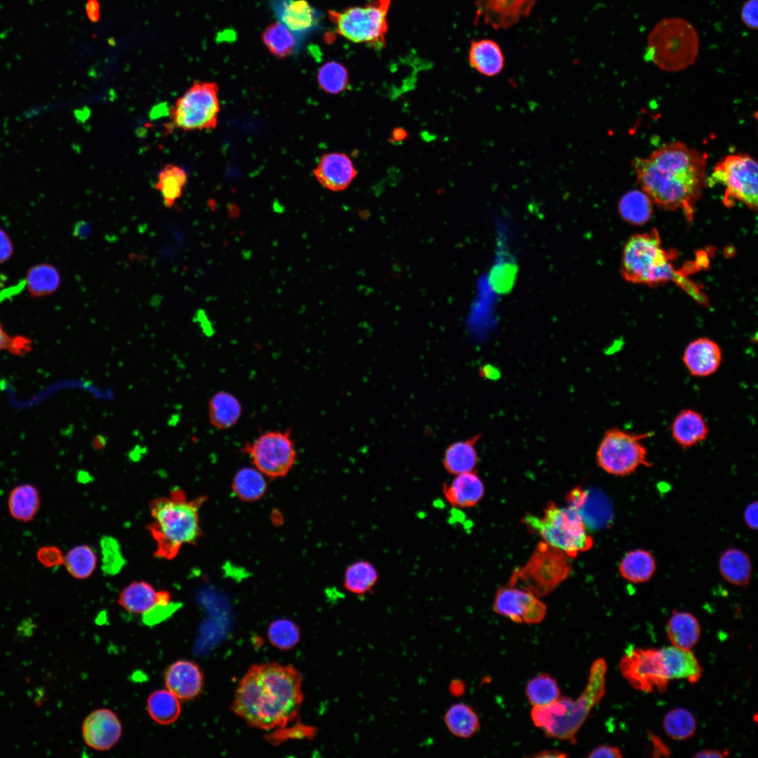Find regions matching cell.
Masks as SVG:
<instances>
[{
    "instance_id": "obj_54",
    "label": "cell",
    "mask_w": 758,
    "mask_h": 758,
    "mask_svg": "<svg viewBox=\"0 0 758 758\" xmlns=\"http://www.w3.org/2000/svg\"><path fill=\"white\" fill-rule=\"evenodd\" d=\"M92 234L91 225L84 220L77 222L73 228V236L81 240L88 239Z\"/></svg>"
},
{
    "instance_id": "obj_27",
    "label": "cell",
    "mask_w": 758,
    "mask_h": 758,
    "mask_svg": "<svg viewBox=\"0 0 758 758\" xmlns=\"http://www.w3.org/2000/svg\"><path fill=\"white\" fill-rule=\"evenodd\" d=\"M481 435L476 434L469 439L456 441L447 447L443 465L448 473L455 476L474 471L478 463L475 445Z\"/></svg>"
},
{
    "instance_id": "obj_34",
    "label": "cell",
    "mask_w": 758,
    "mask_h": 758,
    "mask_svg": "<svg viewBox=\"0 0 758 758\" xmlns=\"http://www.w3.org/2000/svg\"><path fill=\"white\" fill-rule=\"evenodd\" d=\"M378 580V571L374 564L368 560L360 559L346 568L343 585L350 593L364 596L374 589Z\"/></svg>"
},
{
    "instance_id": "obj_37",
    "label": "cell",
    "mask_w": 758,
    "mask_h": 758,
    "mask_svg": "<svg viewBox=\"0 0 758 758\" xmlns=\"http://www.w3.org/2000/svg\"><path fill=\"white\" fill-rule=\"evenodd\" d=\"M653 204L650 197L643 190H630L620 199L618 213L628 223L641 225L651 219Z\"/></svg>"
},
{
    "instance_id": "obj_6",
    "label": "cell",
    "mask_w": 758,
    "mask_h": 758,
    "mask_svg": "<svg viewBox=\"0 0 758 758\" xmlns=\"http://www.w3.org/2000/svg\"><path fill=\"white\" fill-rule=\"evenodd\" d=\"M522 521L531 531L568 558H574L593 546V539L581 516L569 507H561L550 502L541 517L528 514Z\"/></svg>"
},
{
    "instance_id": "obj_59",
    "label": "cell",
    "mask_w": 758,
    "mask_h": 758,
    "mask_svg": "<svg viewBox=\"0 0 758 758\" xmlns=\"http://www.w3.org/2000/svg\"><path fill=\"white\" fill-rule=\"evenodd\" d=\"M34 623L31 619L24 620L20 625L18 627V631L21 632L22 635L29 636L33 632Z\"/></svg>"
},
{
    "instance_id": "obj_2",
    "label": "cell",
    "mask_w": 758,
    "mask_h": 758,
    "mask_svg": "<svg viewBox=\"0 0 758 758\" xmlns=\"http://www.w3.org/2000/svg\"><path fill=\"white\" fill-rule=\"evenodd\" d=\"M302 681L300 673L292 665H253L236 689L232 710L254 728L284 727L300 709L304 698Z\"/></svg>"
},
{
    "instance_id": "obj_43",
    "label": "cell",
    "mask_w": 758,
    "mask_h": 758,
    "mask_svg": "<svg viewBox=\"0 0 758 758\" xmlns=\"http://www.w3.org/2000/svg\"><path fill=\"white\" fill-rule=\"evenodd\" d=\"M663 728L672 739L684 740L693 736L696 722L693 714L684 708H675L665 716Z\"/></svg>"
},
{
    "instance_id": "obj_1",
    "label": "cell",
    "mask_w": 758,
    "mask_h": 758,
    "mask_svg": "<svg viewBox=\"0 0 758 758\" xmlns=\"http://www.w3.org/2000/svg\"><path fill=\"white\" fill-rule=\"evenodd\" d=\"M707 155L675 141L632 161L637 180L653 203L667 210H681L691 220L707 184Z\"/></svg>"
},
{
    "instance_id": "obj_13",
    "label": "cell",
    "mask_w": 758,
    "mask_h": 758,
    "mask_svg": "<svg viewBox=\"0 0 758 758\" xmlns=\"http://www.w3.org/2000/svg\"><path fill=\"white\" fill-rule=\"evenodd\" d=\"M254 467L265 477L277 479L286 476L297 458L291 430H270L260 434L241 448Z\"/></svg>"
},
{
    "instance_id": "obj_4",
    "label": "cell",
    "mask_w": 758,
    "mask_h": 758,
    "mask_svg": "<svg viewBox=\"0 0 758 758\" xmlns=\"http://www.w3.org/2000/svg\"><path fill=\"white\" fill-rule=\"evenodd\" d=\"M606 670L605 660L597 658L590 667L587 686L577 699L559 696L547 705L533 706L531 716L534 725L549 738L575 743L578 730L605 694Z\"/></svg>"
},
{
    "instance_id": "obj_45",
    "label": "cell",
    "mask_w": 758,
    "mask_h": 758,
    "mask_svg": "<svg viewBox=\"0 0 758 758\" xmlns=\"http://www.w3.org/2000/svg\"><path fill=\"white\" fill-rule=\"evenodd\" d=\"M267 636L271 644L281 650H288L299 641L300 633L298 627L288 619H277L270 623Z\"/></svg>"
},
{
    "instance_id": "obj_18",
    "label": "cell",
    "mask_w": 758,
    "mask_h": 758,
    "mask_svg": "<svg viewBox=\"0 0 758 758\" xmlns=\"http://www.w3.org/2000/svg\"><path fill=\"white\" fill-rule=\"evenodd\" d=\"M204 681L199 665L188 660L173 663L164 674L166 689L180 700H191L198 697L203 691Z\"/></svg>"
},
{
    "instance_id": "obj_5",
    "label": "cell",
    "mask_w": 758,
    "mask_h": 758,
    "mask_svg": "<svg viewBox=\"0 0 758 758\" xmlns=\"http://www.w3.org/2000/svg\"><path fill=\"white\" fill-rule=\"evenodd\" d=\"M645 58L660 69L680 72L692 66L700 50L699 34L694 25L678 16L658 20L649 32Z\"/></svg>"
},
{
    "instance_id": "obj_26",
    "label": "cell",
    "mask_w": 758,
    "mask_h": 758,
    "mask_svg": "<svg viewBox=\"0 0 758 758\" xmlns=\"http://www.w3.org/2000/svg\"><path fill=\"white\" fill-rule=\"evenodd\" d=\"M656 561L648 550L638 548L628 551L620 561L618 571L621 577L634 584L649 582L656 571Z\"/></svg>"
},
{
    "instance_id": "obj_35",
    "label": "cell",
    "mask_w": 758,
    "mask_h": 758,
    "mask_svg": "<svg viewBox=\"0 0 758 758\" xmlns=\"http://www.w3.org/2000/svg\"><path fill=\"white\" fill-rule=\"evenodd\" d=\"M118 603L128 612L144 615L159 604L158 592L146 582L135 581L121 592Z\"/></svg>"
},
{
    "instance_id": "obj_25",
    "label": "cell",
    "mask_w": 758,
    "mask_h": 758,
    "mask_svg": "<svg viewBox=\"0 0 758 758\" xmlns=\"http://www.w3.org/2000/svg\"><path fill=\"white\" fill-rule=\"evenodd\" d=\"M719 571L729 583L738 587L747 586L752 578V561L744 550L729 547L720 554Z\"/></svg>"
},
{
    "instance_id": "obj_16",
    "label": "cell",
    "mask_w": 758,
    "mask_h": 758,
    "mask_svg": "<svg viewBox=\"0 0 758 758\" xmlns=\"http://www.w3.org/2000/svg\"><path fill=\"white\" fill-rule=\"evenodd\" d=\"M122 725L111 710L100 708L91 712L84 720L81 733L89 747L105 751L114 747L122 736Z\"/></svg>"
},
{
    "instance_id": "obj_57",
    "label": "cell",
    "mask_w": 758,
    "mask_h": 758,
    "mask_svg": "<svg viewBox=\"0 0 758 758\" xmlns=\"http://www.w3.org/2000/svg\"><path fill=\"white\" fill-rule=\"evenodd\" d=\"M11 337L6 331L4 325L0 319V352L2 350L8 351Z\"/></svg>"
},
{
    "instance_id": "obj_62",
    "label": "cell",
    "mask_w": 758,
    "mask_h": 758,
    "mask_svg": "<svg viewBox=\"0 0 758 758\" xmlns=\"http://www.w3.org/2000/svg\"><path fill=\"white\" fill-rule=\"evenodd\" d=\"M495 373H498V372L497 371H495L494 367H493V366H491L490 365L483 366L480 369V374L484 378H494V377L496 375Z\"/></svg>"
},
{
    "instance_id": "obj_38",
    "label": "cell",
    "mask_w": 758,
    "mask_h": 758,
    "mask_svg": "<svg viewBox=\"0 0 758 758\" xmlns=\"http://www.w3.org/2000/svg\"><path fill=\"white\" fill-rule=\"evenodd\" d=\"M444 722L453 736L468 738L472 736L480 726L477 713L467 705L462 703L451 705L445 712Z\"/></svg>"
},
{
    "instance_id": "obj_50",
    "label": "cell",
    "mask_w": 758,
    "mask_h": 758,
    "mask_svg": "<svg viewBox=\"0 0 758 758\" xmlns=\"http://www.w3.org/2000/svg\"><path fill=\"white\" fill-rule=\"evenodd\" d=\"M13 253L14 245L11 237L0 227V264L8 262Z\"/></svg>"
},
{
    "instance_id": "obj_7",
    "label": "cell",
    "mask_w": 758,
    "mask_h": 758,
    "mask_svg": "<svg viewBox=\"0 0 758 758\" xmlns=\"http://www.w3.org/2000/svg\"><path fill=\"white\" fill-rule=\"evenodd\" d=\"M672 258L663 248L656 230L635 234L623 248V275L628 281L649 285L674 279L676 270Z\"/></svg>"
},
{
    "instance_id": "obj_32",
    "label": "cell",
    "mask_w": 758,
    "mask_h": 758,
    "mask_svg": "<svg viewBox=\"0 0 758 758\" xmlns=\"http://www.w3.org/2000/svg\"><path fill=\"white\" fill-rule=\"evenodd\" d=\"M187 181V171L178 165L167 164L159 172L154 188L166 207L172 208L181 198Z\"/></svg>"
},
{
    "instance_id": "obj_22",
    "label": "cell",
    "mask_w": 758,
    "mask_h": 758,
    "mask_svg": "<svg viewBox=\"0 0 758 758\" xmlns=\"http://www.w3.org/2000/svg\"><path fill=\"white\" fill-rule=\"evenodd\" d=\"M670 432L675 443L683 449H689L706 439L709 434V427L699 411L693 408H685L674 418Z\"/></svg>"
},
{
    "instance_id": "obj_39",
    "label": "cell",
    "mask_w": 758,
    "mask_h": 758,
    "mask_svg": "<svg viewBox=\"0 0 758 758\" xmlns=\"http://www.w3.org/2000/svg\"><path fill=\"white\" fill-rule=\"evenodd\" d=\"M232 490L241 500L253 502L262 497L267 489L265 475L255 467H244L234 476Z\"/></svg>"
},
{
    "instance_id": "obj_51",
    "label": "cell",
    "mask_w": 758,
    "mask_h": 758,
    "mask_svg": "<svg viewBox=\"0 0 758 758\" xmlns=\"http://www.w3.org/2000/svg\"><path fill=\"white\" fill-rule=\"evenodd\" d=\"M588 757L621 758L623 754L618 747L602 745L592 750L588 754Z\"/></svg>"
},
{
    "instance_id": "obj_60",
    "label": "cell",
    "mask_w": 758,
    "mask_h": 758,
    "mask_svg": "<svg viewBox=\"0 0 758 758\" xmlns=\"http://www.w3.org/2000/svg\"><path fill=\"white\" fill-rule=\"evenodd\" d=\"M449 689L453 695L460 696L465 692V686L462 681L456 679L451 683Z\"/></svg>"
},
{
    "instance_id": "obj_41",
    "label": "cell",
    "mask_w": 758,
    "mask_h": 758,
    "mask_svg": "<svg viewBox=\"0 0 758 758\" xmlns=\"http://www.w3.org/2000/svg\"><path fill=\"white\" fill-rule=\"evenodd\" d=\"M526 695L533 706H543L557 700L560 696V689L554 678L542 673L528 682Z\"/></svg>"
},
{
    "instance_id": "obj_46",
    "label": "cell",
    "mask_w": 758,
    "mask_h": 758,
    "mask_svg": "<svg viewBox=\"0 0 758 758\" xmlns=\"http://www.w3.org/2000/svg\"><path fill=\"white\" fill-rule=\"evenodd\" d=\"M102 568L108 574H115L124 565V558L121 554L117 541L110 537L102 539Z\"/></svg>"
},
{
    "instance_id": "obj_40",
    "label": "cell",
    "mask_w": 758,
    "mask_h": 758,
    "mask_svg": "<svg viewBox=\"0 0 758 758\" xmlns=\"http://www.w3.org/2000/svg\"><path fill=\"white\" fill-rule=\"evenodd\" d=\"M261 39L270 53L279 58L292 55L297 47L295 34L281 22L269 24L263 29Z\"/></svg>"
},
{
    "instance_id": "obj_61",
    "label": "cell",
    "mask_w": 758,
    "mask_h": 758,
    "mask_svg": "<svg viewBox=\"0 0 758 758\" xmlns=\"http://www.w3.org/2000/svg\"><path fill=\"white\" fill-rule=\"evenodd\" d=\"M407 132L402 128H397L393 129L391 134V140L394 142H399L404 140L407 138Z\"/></svg>"
},
{
    "instance_id": "obj_10",
    "label": "cell",
    "mask_w": 758,
    "mask_h": 758,
    "mask_svg": "<svg viewBox=\"0 0 758 758\" xmlns=\"http://www.w3.org/2000/svg\"><path fill=\"white\" fill-rule=\"evenodd\" d=\"M651 432L634 433L618 427L605 432L596 452L599 467L616 477H626L640 467H652L644 440Z\"/></svg>"
},
{
    "instance_id": "obj_49",
    "label": "cell",
    "mask_w": 758,
    "mask_h": 758,
    "mask_svg": "<svg viewBox=\"0 0 758 758\" xmlns=\"http://www.w3.org/2000/svg\"><path fill=\"white\" fill-rule=\"evenodd\" d=\"M33 342L27 336L17 335L11 337L8 352L11 354L23 357L32 350Z\"/></svg>"
},
{
    "instance_id": "obj_20",
    "label": "cell",
    "mask_w": 758,
    "mask_h": 758,
    "mask_svg": "<svg viewBox=\"0 0 758 758\" xmlns=\"http://www.w3.org/2000/svg\"><path fill=\"white\" fill-rule=\"evenodd\" d=\"M357 173L351 159L341 152L324 154L314 170V175L318 182L326 189L334 192L345 190Z\"/></svg>"
},
{
    "instance_id": "obj_12",
    "label": "cell",
    "mask_w": 758,
    "mask_h": 758,
    "mask_svg": "<svg viewBox=\"0 0 758 758\" xmlns=\"http://www.w3.org/2000/svg\"><path fill=\"white\" fill-rule=\"evenodd\" d=\"M758 166L746 153L729 154L721 159L707 178L708 185L724 187V202L737 200L752 210L757 208Z\"/></svg>"
},
{
    "instance_id": "obj_17",
    "label": "cell",
    "mask_w": 758,
    "mask_h": 758,
    "mask_svg": "<svg viewBox=\"0 0 758 758\" xmlns=\"http://www.w3.org/2000/svg\"><path fill=\"white\" fill-rule=\"evenodd\" d=\"M537 0H476V22L505 29L528 17Z\"/></svg>"
},
{
    "instance_id": "obj_56",
    "label": "cell",
    "mask_w": 758,
    "mask_h": 758,
    "mask_svg": "<svg viewBox=\"0 0 758 758\" xmlns=\"http://www.w3.org/2000/svg\"><path fill=\"white\" fill-rule=\"evenodd\" d=\"M729 754L728 750H703L698 752L693 755V757L705 758V757H725Z\"/></svg>"
},
{
    "instance_id": "obj_28",
    "label": "cell",
    "mask_w": 758,
    "mask_h": 758,
    "mask_svg": "<svg viewBox=\"0 0 758 758\" xmlns=\"http://www.w3.org/2000/svg\"><path fill=\"white\" fill-rule=\"evenodd\" d=\"M242 406L239 399L226 391L215 393L208 402L210 423L218 430L234 427L240 420Z\"/></svg>"
},
{
    "instance_id": "obj_14",
    "label": "cell",
    "mask_w": 758,
    "mask_h": 758,
    "mask_svg": "<svg viewBox=\"0 0 758 758\" xmlns=\"http://www.w3.org/2000/svg\"><path fill=\"white\" fill-rule=\"evenodd\" d=\"M619 668L624 678L637 690L662 693L667 689L669 679L660 649H628L620 660Z\"/></svg>"
},
{
    "instance_id": "obj_30",
    "label": "cell",
    "mask_w": 758,
    "mask_h": 758,
    "mask_svg": "<svg viewBox=\"0 0 758 758\" xmlns=\"http://www.w3.org/2000/svg\"><path fill=\"white\" fill-rule=\"evenodd\" d=\"M667 634L673 646L691 650L699 640L700 624L689 612L674 611L667 623Z\"/></svg>"
},
{
    "instance_id": "obj_47",
    "label": "cell",
    "mask_w": 758,
    "mask_h": 758,
    "mask_svg": "<svg viewBox=\"0 0 758 758\" xmlns=\"http://www.w3.org/2000/svg\"><path fill=\"white\" fill-rule=\"evenodd\" d=\"M36 558L43 566L53 568L63 564L65 557L58 547L46 545L37 550Z\"/></svg>"
},
{
    "instance_id": "obj_58",
    "label": "cell",
    "mask_w": 758,
    "mask_h": 758,
    "mask_svg": "<svg viewBox=\"0 0 758 758\" xmlns=\"http://www.w3.org/2000/svg\"><path fill=\"white\" fill-rule=\"evenodd\" d=\"M567 754L563 752L556 750H543L537 753L533 757L538 758H552V757H566Z\"/></svg>"
},
{
    "instance_id": "obj_52",
    "label": "cell",
    "mask_w": 758,
    "mask_h": 758,
    "mask_svg": "<svg viewBox=\"0 0 758 758\" xmlns=\"http://www.w3.org/2000/svg\"><path fill=\"white\" fill-rule=\"evenodd\" d=\"M758 505L755 500L749 503L743 511V520L747 528L751 530L757 528Z\"/></svg>"
},
{
    "instance_id": "obj_24",
    "label": "cell",
    "mask_w": 758,
    "mask_h": 758,
    "mask_svg": "<svg viewBox=\"0 0 758 758\" xmlns=\"http://www.w3.org/2000/svg\"><path fill=\"white\" fill-rule=\"evenodd\" d=\"M470 66L486 77H494L505 66V58L500 46L491 39L472 41L468 53Z\"/></svg>"
},
{
    "instance_id": "obj_19",
    "label": "cell",
    "mask_w": 758,
    "mask_h": 758,
    "mask_svg": "<svg viewBox=\"0 0 758 758\" xmlns=\"http://www.w3.org/2000/svg\"><path fill=\"white\" fill-rule=\"evenodd\" d=\"M723 360L719 345L708 338H698L690 342L684 349L682 361L689 373L698 378L708 377L716 373Z\"/></svg>"
},
{
    "instance_id": "obj_33",
    "label": "cell",
    "mask_w": 758,
    "mask_h": 758,
    "mask_svg": "<svg viewBox=\"0 0 758 758\" xmlns=\"http://www.w3.org/2000/svg\"><path fill=\"white\" fill-rule=\"evenodd\" d=\"M40 507V496L36 487L22 484L9 493L8 507L11 517L18 521L29 522L34 519Z\"/></svg>"
},
{
    "instance_id": "obj_55",
    "label": "cell",
    "mask_w": 758,
    "mask_h": 758,
    "mask_svg": "<svg viewBox=\"0 0 758 758\" xmlns=\"http://www.w3.org/2000/svg\"><path fill=\"white\" fill-rule=\"evenodd\" d=\"M100 4L98 0H88L86 4V13L92 22H98L100 18Z\"/></svg>"
},
{
    "instance_id": "obj_11",
    "label": "cell",
    "mask_w": 758,
    "mask_h": 758,
    "mask_svg": "<svg viewBox=\"0 0 758 758\" xmlns=\"http://www.w3.org/2000/svg\"><path fill=\"white\" fill-rule=\"evenodd\" d=\"M218 86L211 81H195L169 111V126L183 131L211 130L220 112Z\"/></svg>"
},
{
    "instance_id": "obj_8",
    "label": "cell",
    "mask_w": 758,
    "mask_h": 758,
    "mask_svg": "<svg viewBox=\"0 0 758 758\" xmlns=\"http://www.w3.org/2000/svg\"><path fill=\"white\" fill-rule=\"evenodd\" d=\"M390 6V0H371L362 6L329 10L328 14L340 35L379 50L385 45Z\"/></svg>"
},
{
    "instance_id": "obj_53",
    "label": "cell",
    "mask_w": 758,
    "mask_h": 758,
    "mask_svg": "<svg viewBox=\"0 0 758 758\" xmlns=\"http://www.w3.org/2000/svg\"><path fill=\"white\" fill-rule=\"evenodd\" d=\"M649 736L653 746V757H669L670 755L671 751L670 750L669 747L658 736L652 733H649Z\"/></svg>"
},
{
    "instance_id": "obj_15",
    "label": "cell",
    "mask_w": 758,
    "mask_h": 758,
    "mask_svg": "<svg viewBox=\"0 0 758 758\" xmlns=\"http://www.w3.org/2000/svg\"><path fill=\"white\" fill-rule=\"evenodd\" d=\"M493 609L515 623L535 624L544 619L547 608L529 591L507 585L500 587L496 592Z\"/></svg>"
},
{
    "instance_id": "obj_21",
    "label": "cell",
    "mask_w": 758,
    "mask_h": 758,
    "mask_svg": "<svg viewBox=\"0 0 758 758\" xmlns=\"http://www.w3.org/2000/svg\"><path fill=\"white\" fill-rule=\"evenodd\" d=\"M442 491L446 500L456 508H470L483 498L485 488L475 471L455 475L449 484L444 483Z\"/></svg>"
},
{
    "instance_id": "obj_48",
    "label": "cell",
    "mask_w": 758,
    "mask_h": 758,
    "mask_svg": "<svg viewBox=\"0 0 758 758\" xmlns=\"http://www.w3.org/2000/svg\"><path fill=\"white\" fill-rule=\"evenodd\" d=\"M740 19L748 29L756 30L758 27V0H746L740 8Z\"/></svg>"
},
{
    "instance_id": "obj_31",
    "label": "cell",
    "mask_w": 758,
    "mask_h": 758,
    "mask_svg": "<svg viewBox=\"0 0 758 758\" xmlns=\"http://www.w3.org/2000/svg\"><path fill=\"white\" fill-rule=\"evenodd\" d=\"M25 281L29 295L38 298L55 293L60 286L61 277L54 265L41 262L27 269Z\"/></svg>"
},
{
    "instance_id": "obj_23",
    "label": "cell",
    "mask_w": 758,
    "mask_h": 758,
    "mask_svg": "<svg viewBox=\"0 0 758 758\" xmlns=\"http://www.w3.org/2000/svg\"><path fill=\"white\" fill-rule=\"evenodd\" d=\"M660 651L669 680L686 679L689 683L695 684L701 678L703 669L690 650L672 645L663 647Z\"/></svg>"
},
{
    "instance_id": "obj_44",
    "label": "cell",
    "mask_w": 758,
    "mask_h": 758,
    "mask_svg": "<svg viewBox=\"0 0 758 758\" xmlns=\"http://www.w3.org/2000/svg\"><path fill=\"white\" fill-rule=\"evenodd\" d=\"M317 79L320 88L330 94H338L346 89L348 71L340 62L329 61L319 69Z\"/></svg>"
},
{
    "instance_id": "obj_42",
    "label": "cell",
    "mask_w": 758,
    "mask_h": 758,
    "mask_svg": "<svg viewBox=\"0 0 758 758\" xmlns=\"http://www.w3.org/2000/svg\"><path fill=\"white\" fill-rule=\"evenodd\" d=\"M63 564L72 576L84 579L93 572L96 565V556L89 546L78 545L68 552L64 558Z\"/></svg>"
},
{
    "instance_id": "obj_3",
    "label": "cell",
    "mask_w": 758,
    "mask_h": 758,
    "mask_svg": "<svg viewBox=\"0 0 758 758\" xmlns=\"http://www.w3.org/2000/svg\"><path fill=\"white\" fill-rule=\"evenodd\" d=\"M206 498L189 500L182 489L174 488L169 496L151 501L147 528L157 544L155 557L172 559L183 545L197 543L201 535L198 512Z\"/></svg>"
},
{
    "instance_id": "obj_9",
    "label": "cell",
    "mask_w": 758,
    "mask_h": 758,
    "mask_svg": "<svg viewBox=\"0 0 758 758\" xmlns=\"http://www.w3.org/2000/svg\"><path fill=\"white\" fill-rule=\"evenodd\" d=\"M568 559L560 550L541 542L526 564L512 573L507 585L524 589L538 597L545 596L570 574Z\"/></svg>"
},
{
    "instance_id": "obj_29",
    "label": "cell",
    "mask_w": 758,
    "mask_h": 758,
    "mask_svg": "<svg viewBox=\"0 0 758 758\" xmlns=\"http://www.w3.org/2000/svg\"><path fill=\"white\" fill-rule=\"evenodd\" d=\"M278 13L281 22L294 34L309 32L318 20L314 8L307 0H284Z\"/></svg>"
},
{
    "instance_id": "obj_36",
    "label": "cell",
    "mask_w": 758,
    "mask_h": 758,
    "mask_svg": "<svg viewBox=\"0 0 758 758\" xmlns=\"http://www.w3.org/2000/svg\"><path fill=\"white\" fill-rule=\"evenodd\" d=\"M147 710L151 719L160 725L175 722L182 712L180 700L166 689L152 692L147 700Z\"/></svg>"
},
{
    "instance_id": "obj_63",
    "label": "cell",
    "mask_w": 758,
    "mask_h": 758,
    "mask_svg": "<svg viewBox=\"0 0 758 758\" xmlns=\"http://www.w3.org/2000/svg\"><path fill=\"white\" fill-rule=\"evenodd\" d=\"M92 444L95 449L102 448L106 444L105 438L102 436H97L93 439Z\"/></svg>"
}]
</instances>
